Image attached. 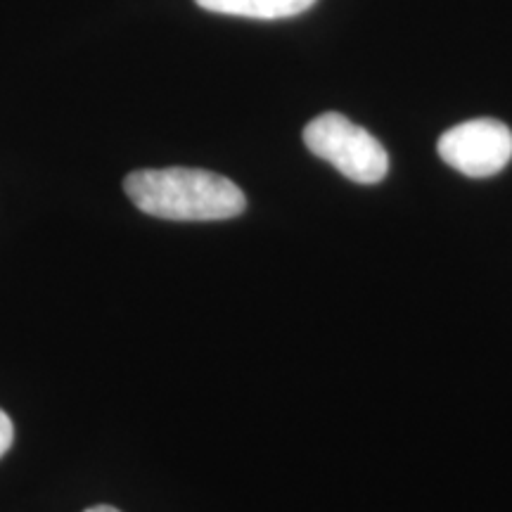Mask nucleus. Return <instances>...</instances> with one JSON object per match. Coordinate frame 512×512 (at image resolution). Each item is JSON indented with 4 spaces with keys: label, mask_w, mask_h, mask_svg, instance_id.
I'll return each instance as SVG.
<instances>
[{
    "label": "nucleus",
    "mask_w": 512,
    "mask_h": 512,
    "mask_svg": "<svg viewBox=\"0 0 512 512\" xmlns=\"http://www.w3.org/2000/svg\"><path fill=\"white\" fill-rule=\"evenodd\" d=\"M124 190L143 214L166 221H226L240 216L247 197L230 178L204 169H140Z\"/></svg>",
    "instance_id": "1"
},
{
    "label": "nucleus",
    "mask_w": 512,
    "mask_h": 512,
    "mask_svg": "<svg viewBox=\"0 0 512 512\" xmlns=\"http://www.w3.org/2000/svg\"><path fill=\"white\" fill-rule=\"evenodd\" d=\"M304 143L313 155L325 159L354 183H380L389 171L387 150L380 140L339 112H325L309 121Z\"/></svg>",
    "instance_id": "2"
},
{
    "label": "nucleus",
    "mask_w": 512,
    "mask_h": 512,
    "mask_svg": "<svg viewBox=\"0 0 512 512\" xmlns=\"http://www.w3.org/2000/svg\"><path fill=\"white\" fill-rule=\"evenodd\" d=\"M437 150L463 176H494L512 159V131L498 119H472L448 128Z\"/></svg>",
    "instance_id": "3"
},
{
    "label": "nucleus",
    "mask_w": 512,
    "mask_h": 512,
    "mask_svg": "<svg viewBox=\"0 0 512 512\" xmlns=\"http://www.w3.org/2000/svg\"><path fill=\"white\" fill-rule=\"evenodd\" d=\"M197 5L219 15L247 19H287L302 15L316 0H195Z\"/></svg>",
    "instance_id": "4"
},
{
    "label": "nucleus",
    "mask_w": 512,
    "mask_h": 512,
    "mask_svg": "<svg viewBox=\"0 0 512 512\" xmlns=\"http://www.w3.org/2000/svg\"><path fill=\"white\" fill-rule=\"evenodd\" d=\"M12 441H15V427H12V420L8 418V413L0 408V458L10 451Z\"/></svg>",
    "instance_id": "5"
},
{
    "label": "nucleus",
    "mask_w": 512,
    "mask_h": 512,
    "mask_svg": "<svg viewBox=\"0 0 512 512\" xmlns=\"http://www.w3.org/2000/svg\"><path fill=\"white\" fill-rule=\"evenodd\" d=\"M83 512H121V510L112 508V505H95V508H88V510H83Z\"/></svg>",
    "instance_id": "6"
}]
</instances>
